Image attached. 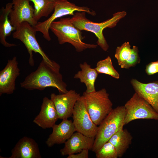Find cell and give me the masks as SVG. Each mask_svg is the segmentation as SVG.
Wrapping results in <instances>:
<instances>
[{"label":"cell","instance_id":"cell-1","mask_svg":"<svg viewBox=\"0 0 158 158\" xmlns=\"http://www.w3.org/2000/svg\"><path fill=\"white\" fill-rule=\"evenodd\" d=\"M20 87L29 90H44L47 87L56 88L60 94L67 92V85L59 71L55 70L43 59L36 71L31 72L20 83Z\"/></svg>","mask_w":158,"mask_h":158},{"label":"cell","instance_id":"cell-2","mask_svg":"<svg viewBox=\"0 0 158 158\" xmlns=\"http://www.w3.org/2000/svg\"><path fill=\"white\" fill-rule=\"evenodd\" d=\"M84 12L77 11L71 18L74 26L81 31L85 30L94 33L98 39L97 45L104 51H107L109 46L103 35V30L106 28L115 27L118 22L126 15L125 11L118 12L113 14L111 18L100 23L94 22L87 19Z\"/></svg>","mask_w":158,"mask_h":158},{"label":"cell","instance_id":"cell-3","mask_svg":"<svg viewBox=\"0 0 158 158\" xmlns=\"http://www.w3.org/2000/svg\"><path fill=\"white\" fill-rule=\"evenodd\" d=\"M50 29L57 37L59 44L69 43L75 47L77 51L96 48L98 46L83 42L82 40L84 37L81 31L74 26L70 18H61L59 20L53 21L50 25Z\"/></svg>","mask_w":158,"mask_h":158},{"label":"cell","instance_id":"cell-4","mask_svg":"<svg viewBox=\"0 0 158 158\" xmlns=\"http://www.w3.org/2000/svg\"><path fill=\"white\" fill-rule=\"evenodd\" d=\"M126 111L124 106L113 109L103 119L98 128L92 148L95 152L116 133L123 128Z\"/></svg>","mask_w":158,"mask_h":158},{"label":"cell","instance_id":"cell-5","mask_svg":"<svg viewBox=\"0 0 158 158\" xmlns=\"http://www.w3.org/2000/svg\"><path fill=\"white\" fill-rule=\"evenodd\" d=\"M36 32L33 26L28 22H24L15 30L12 36L14 38L21 41L26 48L29 54L28 61L30 66L34 65L32 54L34 51L39 54L43 59L49 65L55 70L59 71L60 65L48 57L38 42L35 36Z\"/></svg>","mask_w":158,"mask_h":158},{"label":"cell","instance_id":"cell-6","mask_svg":"<svg viewBox=\"0 0 158 158\" xmlns=\"http://www.w3.org/2000/svg\"><path fill=\"white\" fill-rule=\"evenodd\" d=\"M82 96L92 121L99 126L113 109L109 94L103 88L90 93L85 91Z\"/></svg>","mask_w":158,"mask_h":158},{"label":"cell","instance_id":"cell-7","mask_svg":"<svg viewBox=\"0 0 158 158\" xmlns=\"http://www.w3.org/2000/svg\"><path fill=\"white\" fill-rule=\"evenodd\" d=\"M75 11L84 12L92 16H95L96 13L86 6H80L69 2L68 0H59L56 1L54 12L47 20L39 22L33 27L36 32H41L43 37L49 41L51 38L49 30L51 23L56 19L66 15L74 16Z\"/></svg>","mask_w":158,"mask_h":158},{"label":"cell","instance_id":"cell-8","mask_svg":"<svg viewBox=\"0 0 158 158\" xmlns=\"http://www.w3.org/2000/svg\"><path fill=\"white\" fill-rule=\"evenodd\" d=\"M125 125L139 119L158 120V113L144 99L135 92L124 105Z\"/></svg>","mask_w":158,"mask_h":158},{"label":"cell","instance_id":"cell-9","mask_svg":"<svg viewBox=\"0 0 158 158\" xmlns=\"http://www.w3.org/2000/svg\"><path fill=\"white\" fill-rule=\"evenodd\" d=\"M72 116L73 122L77 132L88 137L95 138L98 126L92 121L82 95L75 105Z\"/></svg>","mask_w":158,"mask_h":158},{"label":"cell","instance_id":"cell-10","mask_svg":"<svg viewBox=\"0 0 158 158\" xmlns=\"http://www.w3.org/2000/svg\"><path fill=\"white\" fill-rule=\"evenodd\" d=\"M29 0H12V9L9 14L11 24L16 29L23 22H27L33 27L38 22L34 19V9Z\"/></svg>","mask_w":158,"mask_h":158},{"label":"cell","instance_id":"cell-11","mask_svg":"<svg viewBox=\"0 0 158 158\" xmlns=\"http://www.w3.org/2000/svg\"><path fill=\"white\" fill-rule=\"evenodd\" d=\"M81 96L73 90L64 93L51 94L50 99L55 106L59 119H68L72 116L75 105Z\"/></svg>","mask_w":158,"mask_h":158},{"label":"cell","instance_id":"cell-12","mask_svg":"<svg viewBox=\"0 0 158 158\" xmlns=\"http://www.w3.org/2000/svg\"><path fill=\"white\" fill-rule=\"evenodd\" d=\"M20 72L16 57L8 60L5 68L0 72V96L13 93L16 89V80L20 75Z\"/></svg>","mask_w":158,"mask_h":158},{"label":"cell","instance_id":"cell-13","mask_svg":"<svg viewBox=\"0 0 158 158\" xmlns=\"http://www.w3.org/2000/svg\"><path fill=\"white\" fill-rule=\"evenodd\" d=\"M95 138L90 137L77 132L74 133L65 143L60 152L62 156L80 152L84 149L92 150Z\"/></svg>","mask_w":158,"mask_h":158},{"label":"cell","instance_id":"cell-14","mask_svg":"<svg viewBox=\"0 0 158 158\" xmlns=\"http://www.w3.org/2000/svg\"><path fill=\"white\" fill-rule=\"evenodd\" d=\"M130 83L135 92L146 100L158 113V81L144 83L132 79Z\"/></svg>","mask_w":158,"mask_h":158},{"label":"cell","instance_id":"cell-15","mask_svg":"<svg viewBox=\"0 0 158 158\" xmlns=\"http://www.w3.org/2000/svg\"><path fill=\"white\" fill-rule=\"evenodd\" d=\"M115 57L118 65L122 68L128 69L140 63V59L137 47L132 48L129 42H126L116 50Z\"/></svg>","mask_w":158,"mask_h":158},{"label":"cell","instance_id":"cell-16","mask_svg":"<svg viewBox=\"0 0 158 158\" xmlns=\"http://www.w3.org/2000/svg\"><path fill=\"white\" fill-rule=\"evenodd\" d=\"M59 119L54 104L51 99L44 97L41 110L33 122L43 129L52 128Z\"/></svg>","mask_w":158,"mask_h":158},{"label":"cell","instance_id":"cell-17","mask_svg":"<svg viewBox=\"0 0 158 158\" xmlns=\"http://www.w3.org/2000/svg\"><path fill=\"white\" fill-rule=\"evenodd\" d=\"M52 128V132L45 142L49 147L64 143L76 131L73 121L68 119H63L60 123L55 124Z\"/></svg>","mask_w":158,"mask_h":158},{"label":"cell","instance_id":"cell-18","mask_svg":"<svg viewBox=\"0 0 158 158\" xmlns=\"http://www.w3.org/2000/svg\"><path fill=\"white\" fill-rule=\"evenodd\" d=\"M38 145L33 139L24 136L20 139L11 150L9 158H41Z\"/></svg>","mask_w":158,"mask_h":158},{"label":"cell","instance_id":"cell-19","mask_svg":"<svg viewBox=\"0 0 158 158\" xmlns=\"http://www.w3.org/2000/svg\"><path fill=\"white\" fill-rule=\"evenodd\" d=\"M13 7L12 2L8 3L6 4L5 8L2 7L0 10V41L1 44L6 47L16 46L14 44L8 42L6 40V37L9 36L11 32L16 30L12 25L9 17V14Z\"/></svg>","mask_w":158,"mask_h":158},{"label":"cell","instance_id":"cell-20","mask_svg":"<svg viewBox=\"0 0 158 158\" xmlns=\"http://www.w3.org/2000/svg\"><path fill=\"white\" fill-rule=\"evenodd\" d=\"M79 66L81 70L75 75L74 78L79 79L81 83L85 85L86 87L85 91L86 92L96 91L95 83L99 74L95 68H92L86 62L80 63Z\"/></svg>","mask_w":158,"mask_h":158},{"label":"cell","instance_id":"cell-21","mask_svg":"<svg viewBox=\"0 0 158 158\" xmlns=\"http://www.w3.org/2000/svg\"><path fill=\"white\" fill-rule=\"evenodd\" d=\"M133 137L126 128L123 129L114 134L108 141L116 148L118 157L121 158L126 152L132 143Z\"/></svg>","mask_w":158,"mask_h":158},{"label":"cell","instance_id":"cell-22","mask_svg":"<svg viewBox=\"0 0 158 158\" xmlns=\"http://www.w3.org/2000/svg\"><path fill=\"white\" fill-rule=\"evenodd\" d=\"M34 5V19L37 22L42 17H47L54 10V0H29Z\"/></svg>","mask_w":158,"mask_h":158},{"label":"cell","instance_id":"cell-23","mask_svg":"<svg viewBox=\"0 0 158 158\" xmlns=\"http://www.w3.org/2000/svg\"><path fill=\"white\" fill-rule=\"evenodd\" d=\"M95 69L98 74L104 73L116 79L120 78V74L113 66L109 56H108L104 59L98 61Z\"/></svg>","mask_w":158,"mask_h":158},{"label":"cell","instance_id":"cell-24","mask_svg":"<svg viewBox=\"0 0 158 158\" xmlns=\"http://www.w3.org/2000/svg\"><path fill=\"white\" fill-rule=\"evenodd\" d=\"M97 158H118L117 151L114 146L107 141L95 152Z\"/></svg>","mask_w":158,"mask_h":158},{"label":"cell","instance_id":"cell-25","mask_svg":"<svg viewBox=\"0 0 158 158\" xmlns=\"http://www.w3.org/2000/svg\"><path fill=\"white\" fill-rule=\"evenodd\" d=\"M145 71L149 75H154L158 72V61L152 62L146 66Z\"/></svg>","mask_w":158,"mask_h":158},{"label":"cell","instance_id":"cell-26","mask_svg":"<svg viewBox=\"0 0 158 158\" xmlns=\"http://www.w3.org/2000/svg\"><path fill=\"white\" fill-rule=\"evenodd\" d=\"M88 149H84L78 154H73L68 155L67 158H88Z\"/></svg>","mask_w":158,"mask_h":158},{"label":"cell","instance_id":"cell-27","mask_svg":"<svg viewBox=\"0 0 158 158\" xmlns=\"http://www.w3.org/2000/svg\"><path fill=\"white\" fill-rule=\"evenodd\" d=\"M55 1H58V0H54Z\"/></svg>","mask_w":158,"mask_h":158}]
</instances>
